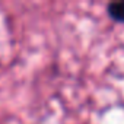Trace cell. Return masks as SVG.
<instances>
[{"mask_svg": "<svg viewBox=\"0 0 124 124\" xmlns=\"http://www.w3.org/2000/svg\"><path fill=\"white\" fill-rule=\"evenodd\" d=\"M107 13L112 21L124 23V0L109 2L108 6H107Z\"/></svg>", "mask_w": 124, "mask_h": 124, "instance_id": "obj_1", "label": "cell"}]
</instances>
